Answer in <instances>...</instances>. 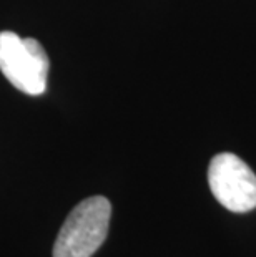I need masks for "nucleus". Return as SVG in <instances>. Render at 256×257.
Listing matches in <instances>:
<instances>
[{
	"label": "nucleus",
	"mask_w": 256,
	"mask_h": 257,
	"mask_svg": "<svg viewBox=\"0 0 256 257\" xmlns=\"http://www.w3.org/2000/svg\"><path fill=\"white\" fill-rule=\"evenodd\" d=\"M112 204L103 196H92L73 207L60 229L53 257H92L107 239Z\"/></svg>",
	"instance_id": "1"
},
{
	"label": "nucleus",
	"mask_w": 256,
	"mask_h": 257,
	"mask_svg": "<svg viewBox=\"0 0 256 257\" xmlns=\"http://www.w3.org/2000/svg\"><path fill=\"white\" fill-rule=\"evenodd\" d=\"M208 184L216 201L228 211L248 212L256 207V174L233 153H220L211 160Z\"/></svg>",
	"instance_id": "3"
},
{
	"label": "nucleus",
	"mask_w": 256,
	"mask_h": 257,
	"mask_svg": "<svg viewBox=\"0 0 256 257\" xmlns=\"http://www.w3.org/2000/svg\"><path fill=\"white\" fill-rule=\"evenodd\" d=\"M50 60L40 42L15 32H0V72L22 93L42 95L47 88Z\"/></svg>",
	"instance_id": "2"
}]
</instances>
